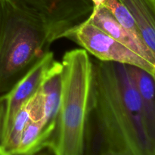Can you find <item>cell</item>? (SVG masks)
<instances>
[{"mask_svg":"<svg viewBox=\"0 0 155 155\" xmlns=\"http://www.w3.org/2000/svg\"><path fill=\"white\" fill-rule=\"evenodd\" d=\"M127 68L140 96L151 152L155 155V79L142 68L132 65Z\"/></svg>","mask_w":155,"mask_h":155,"instance_id":"10","label":"cell"},{"mask_svg":"<svg viewBox=\"0 0 155 155\" xmlns=\"http://www.w3.org/2000/svg\"><path fill=\"white\" fill-rule=\"evenodd\" d=\"M42 23L18 0H0V95L50 51Z\"/></svg>","mask_w":155,"mask_h":155,"instance_id":"2","label":"cell"},{"mask_svg":"<svg viewBox=\"0 0 155 155\" xmlns=\"http://www.w3.org/2000/svg\"><path fill=\"white\" fill-rule=\"evenodd\" d=\"M61 63L57 61L39 86L42 98L43 138L45 148H48L55 131L61 101Z\"/></svg>","mask_w":155,"mask_h":155,"instance_id":"7","label":"cell"},{"mask_svg":"<svg viewBox=\"0 0 155 155\" xmlns=\"http://www.w3.org/2000/svg\"><path fill=\"white\" fill-rule=\"evenodd\" d=\"M106 0H92V3L94 5V7H98V6L101 5L103 3L105 2Z\"/></svg>","mask_w":155,"mask_h":155,"instance_id":"14","label":"cell"},{"mask_svg":"<svg viewBox=\"0 0 155 155\" xmlns=\"http://www.w3.org/2000/svg\"><path fill=\"white\" fill-rule=\"evenodd\" d=\"M89 21L155 66V55L141 37L124 29L104 4L94 7Z\"/></svg>","mask_w":155,"mask_h":155,"instance_id":"8","label":"cell"},{"mask_svg":"<svg viewBox=\"0 0 155 155\" xmlns=\"http://www.w3.org/2000/svg\"><path fill=\"white\" fill-rule=\"evenodd\" d=\"M103 4L110 10L115 19L124 29L142 38L133 15L120 0H106Z\"/></svg>","mask_w":155,"mask_h":155,"instance_id":"13","label":"cell"},{"mask_svg":"<svg viewBox=\"0 0 155 155\" xmlns=\"http://www.w3.org/2000/svg\"><path fill=\"white\" fill-rule=\"evenodd\" d=\"M18 1L42 23L51 43L86 21L94 9L92 0Z\"/></svg>","mask_w":155,"mask_h":155,"instance_id":"4","label":"cell"},{"mask_svg":"<svg viewBox=\"0 0 155 155\" xmlns=\"http://www.w3.org/2000/svg\"><path fill=\"white\" fill-rule=\"evenodd\" d=\"M43 124L41 120H31L23 132L16 155H32L45 148Z\"/></svg>","mask_w":155,"mask_h":155,"instance_id":"12","label":"cell"},{"mask_svg":"<svg viewBox=\"0 0 155 155\" xmlns=\"http://www.w3.org/2000/svg\"><path fill=\"white\" fill-rule=\"evenodd\" d=\"M58 61L48 51L15 86L0 95V142L7 136L20 109L39 89Z\"/></svg>","mask_w":155,"mask_h":155,"instance_id":"6","label":"cell"},{"mask_svg":"<svg viewBox=\"0 0 155 155\" xmlns=\"http://www.w3.org/2000/svg\"><path fill=\"white\" fill-rule=\"evenodd\" d=\"M135 19L144 42L155 55V0H120Z\"/></svg>","mask_w":155,"mask_h":155,"instance_id":"11","label":"cell"},{"mask_svg":"<svg viewBox=\"0 0 155 155\" xmlns=\"http://www.w3.org/2000/svg\"><path fill=\"white\" fill-rule=\"evenodd\" d=\"M89 154L152 155L142 101L127 64L92 60L85 129L84 154Z\"/></svg>","mask_w":155,"mask_h":155,"instance_id":"1","label":"cell"},{"mask_svg":"<svg viewBox=\"0 0 155 155\" xmlns=\"http://www.w3.org/2000/svg\"><path fill=\"white\" fill-rule=\"evenodd\" d=\"M64 38L80 45L96 59L142 68L155 79L154 65L114 39L88 19L70 30Z\"/></svg>","mask_w":155,"mask_h":155,"instance_id":"5","label":"cell"},{"mask_svg":"<svg viewBox=\"0 0 155 155\" xmlns=\"http://www.w3.org/2000/svg\"><path fill=\"white\" fill-rule=\"evenodd\" d=\"M61 101L55 131L47 149L55 155H83L92 77V60L83 48L61 60Z\"/></svg>","mask_w":155,"mask_h":155,"instance_id":"3","label":"cell"},{"mask_svg":"<svg viewBox=\"0 0 155 155\" xmlns=\"http://www.w3.org/2000/svg\"><path fill=\"white\" fill-rule=\"evenodd\" d=\"M42 98L38 89L15 116L7 136L0 142V155H16L23 132L27 124L31 120H42Z\"/></svg>","mask_w":155,"mask_h":155,"instance_id":"9","label":"cell"}]
</instances>
